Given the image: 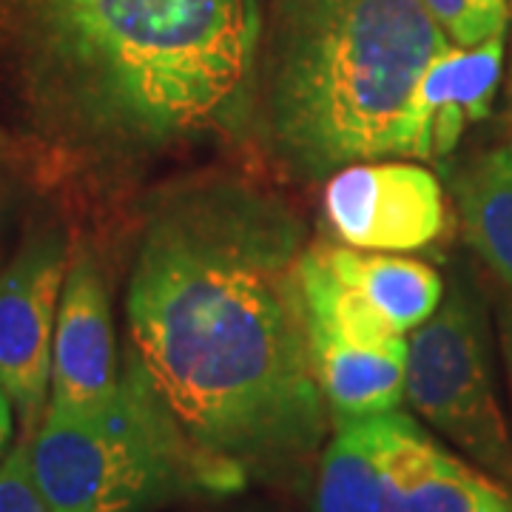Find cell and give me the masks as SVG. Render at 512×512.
I'll return each mask as SVG.
<instances>
[{"instance_id": "obj_13", "label": "cell", "mask_w": 512, "mask_h": 512, "mask_svg": "<svg viewBox=\"0 0 512 512\" xmlns=\"http://www.w3.org/2000/svg\"><path fill=\"white\" fill-rule=\"evenodd\" d=\"M319 251L333 274L356 285L390 319V325L407 336L439 311L447 288L433 265L330 242H319Z\"/></svg>"}, {"instance_id": "obj_16", "label": "cell", "mask_w": 512, "mask_h": 512, "mask_svg": "<svg viewBox=\"0 0 512 512\" xmlns=\"http://www.w3.org/2000/svg\"><path fill=\"white\" fill-rule=\"evenodd\" d=\"M0 512H55L35 476L29 436H20L0 458Z\"/></svg>"}, {"instance_id": "obj_22", "label": "cell", "mask_w": 512, "mask_h": 512, "mask_svg": "<svg viewBox=\"0 0 512 512\" xmlns=\"http://www.w3.org/2000/svg\"><path fill=\"white\" fill-rule=\"evenodd\" d=\"M510 6H512V0H510Z\"/></svg>"}, {"instance_id": "obj_18", "label": "cell", "mask_w": 512, "mask_h": 512, "mask_svg": "<svg viewBox=\"0 0 512 512\" xmlns=\"http://www.w3.org/2000/svg\"><path fill=\"white\" fill-rule=\"evenodd\" d=\"M12 410L15 407L0 387V456L9 450V441H12Z\"/></svg>"}, {"instance_id": "obj_21", "label": "cell", "mask_w": 512, "mask_h": 512, "mask_svg": "<svg viewBox=\"0 0 512 512\" xmlns=\"http://www.w3.org/2000/svg\"><path fill=\"white\" fill-rule=\"evenodd\" d=\"M510 109H512V77H510Z\"/></svg>"}, {"instance_id": "obj_7", "label": "cell", "mask_w": 512, "mask_h": 512, "mask_svg": "<svg viewBox=\"0 0 512 512\" xmlns=\"http://www.w3.org/2000/svg\"><path fill=\"white\" fill-rule=\"evenodd\" d=\"M322 217L342 245L404 254L441 237L447 205L430 168L384 157L333 171L322 191Z\"/></svg>"}, {"instance_id": "obj_1", "label": "cell", "mask_w": 512, "mask_h": 512, "mask_svg": "<svg viewBox=\"0 0 512 512\" xmlns=\"http://www.w3.org/2000/svg\"><path fill=\"white\" fill-rule=\"evenodd\" d=\"M305 248L279 197L217 180L154 211L128 276V353L194 447L245 487L299 481L328 433Z\"/></svg>"}, {"instance_id": "obj_19", "label": "cell", "mask_w": 512, "mask_h": 512, "mask_svg": "<svg viewBox=\"0 0 512 512\" xmlns=\"http://www.w3.org/2000/svg\"><path fill=\"white\" fill-rule=\"evenodd\" d=\"M3 157H6V137H3V131H0V163H3Z\"/></svg>"}, {"instance_id": "obj_20", "label": "cell", "mask_w": 512, "mask_h": 512, "mask_svg": "<svg viewBox=\"0 0 512 512\" xmlns=\"http://www.w3.org/2000/svg\"><path fill=\"white\" fill-rule=\"evenodd\" d=\"M0 231H3V211H0ZM3 237V234H0Z\"/></svg>"}, {"instance_id": "obj_5", "label": "cell", "mask_w": 512, "mask_h": 512, "mask_svg": "<svg viewBox=\"0 0 512 512\" xmlns=\"http://www.w3.org/2000/svg\"><path fill=\"white\" fill-rule=\"evenodd\" d=\"M404 402L461 456L512 487V433L498 399L490 325L467 279H456L439 311L407 336Z\"/></svg>"}, {"instance_id": "obj_6", "label": "cell", "mask_w": 512, "mask_h": 512, "mask_svg": "<svg viewBox=\"0 0 512 512\" xmlns=\"http://www.w3.org/2000/svg\"><path fill=\"white\" fill-rule=\"evenodd\" d=\"M60 228H40L0 268V387L35 436L49 410L57 311L69 271Z\"/></svg>"}, {"instance_id": "obj_23", "label": "cell", "mask_w": 512, "mask_h": 512, "mask_svg": "<svg viewBox=\"0 0 512 512\" xmlns=\"http://www.w3.org/2000/svg\"><path fill=\"white\" fill-rule=\"evenodd\" d=\"M0 458H3V456H0Z\"/></svg>"}, {"instance_id": "obj_12", "label": "cell", "mask_w": 512, "mask_h": 512, "mask_svg": "<svg viewBox=\"0 0 512 512\" xmlns=\"http://www.w3.org/2000/svg\"><path fill=\"white\" fill-rule=\"evenodd\" d=\"M311 359L333 427L402 410L407 390V342L393 348H367L311 339Z\"/></svg>"}, {"instance_id": "obj_3", "label": "cell", "mask_w": 512, "mask_h": 512, "mask_svg": "<svg viewBox=\"0 0 512 512\" xmlns=\"http://www.w3.org/2000/svg\"><path fill=\"white\" fill-rule=\"evenodd\" d=\"M424 0H271L262 37V120L299 180L404 157L424 69L450 49Z\"/></svg>"}, {"instance_id": "obj_14", "label": "cell", "mask_w": 512, "mask_h": 512, "mask_svg": "<svg viewBox=\"0 0 512 512\" xmlns=\"http://www.w3.org/2000/svg\"><path fill=\"white\" fill-rule=\"evenodd\" d=\"M453 194L467 245L512 288V140L464 165Z\"/></svg>"}, {"instance_id": "obj_17", "label": "cell", "mask_w": 512, "mask_h": 512, "mask_svg": "<svg viewBox=\"0 0 512 512\" xmlns=\"http://www.w3.org/2000/svg\"><path fill=\"white\" fill-rule=\"evenodd\" d=\"M498 330H501V350H504V365H507V382H510L512 396V288L501 299L498 308Z\"/></svg>"}, {"instance_id": "obj_4", "label": "cell", "mask_w": 512, "mask_h": 512, "mask_svg": "<svg viewBox=\"0 0 512 512\" xmlns=\"http://www.w3.org/2000/svg\"><path fill=\"white\" fill-rule=\"evenodd\" d=\"M29 447L55 512H154L183 498L245 490L194 447L131 353L106 407L46 410Z\"/></svg>"}, {"instance_id": "obj_8", "label": "cell", "mask_w": 512, "mask_h": 512, "mask_svg": "<svg viewBox=\"0 0 512 512\" xmlns=\"http://www.w3.org/2000/svg\"><path fill=\"white\" fill-rule=\"evenodd\" d=\"M120 376L106 276L89 248H77L57 311L49 410L94 413L114 399Z\"/></svg>"}, {"instance_id": "obj_10", "label": "cell", "mask_w": 512, "mask_h": 512, "mask_svg": "<svg viewBox=\"0 0 512 512\" xmlns=\"http://www.w3.org/2000/svg\"><path fill=\"white\" fill-rule=\"evenodd\" d=\"M419 430L402 410L336 424L319 458L313 512H387L399 458Z\"/></svg>"}, {"instance_id": "obj_11", "label": "cell", "mask_w": 512, "mask_h": 512, "mask_svg": "<svg viewBox=\"0 0 512 512\" xmlns=\"http://www.w3.org/2000/svg\"><path fill=\"white\" fill-rule=\"evenodd\" d=\"M387 512H512V487L421 427L399 458Z\"/></svg>"}, {"instance_id": "obj_9", "label": "cell", "mask_w": 512, "mask_h": 512, "mask_svg": "<svg viewBox=\"0 0 512 512\" xmlns=\"http://www.w3.org/2000/svg\"><path fill=\"white\" fill-rule=\"evenodd\" d=\"M507 35L490 37L478 46H450L421 74L407 126L404 160L447 157L467 126L481 123L490 111L504 69Z\"/></svg>"}, {"instance_id": "obj_15", "label": "cell", "mask_w": 512, "mask_h": 512, "mask_svg": "<svg viewBox=\"0 0 512 512\" xmlns=\"http://www.w3.org/2000/svg\"><path fill=\"white\" fill-rule=\"evenodd\" d=\"M424 6L450 43L464 49L507 35L512 15L510 0H424Z\"/></svg>"}, {"instance_id": "obj_2", "label": "cell", "mask_w": 512, "mask_h": 512, "mask_svg": "<svg viewBox=\"0 0 512 512\" xmlns=\"http://www.w3.org/2000/svg\"><path fill=\"white\" fill-rule=\"evenodd\" d=\"M259 0H0V60L66 146L151 157L237 134L259 94Z\"/></svg>"}]
</instances>
